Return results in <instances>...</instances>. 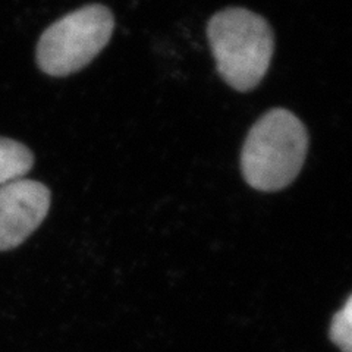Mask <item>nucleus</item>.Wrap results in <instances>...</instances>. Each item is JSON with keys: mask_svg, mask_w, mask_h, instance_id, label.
<instances>
[{"mask_svg": "<svg viewBox=\"0 0 352 352\" xmlns=\"http://www.w3.org/2000/svg\"><path fill=\"white\" fill-rule=\"evenodd\" d=\"M308 150L304 124L286 109H272L252 125L241 153V170L254 190L280 191L302 169Z\"/></svg>", "mask_w": 352, "mask_h": 352, "instance_id": "obj_1", "label": "nucleus"}, {"mask_svg": "<svg viewBox=\"0 0 352 352\" xmlns=\"http://www.w3.org/2000/svg\"><path fill=\"white\" fill-rule=\"evenodd\" d=\"M207 37L225 82L241 93L254 90L273 56V31L267 21L244 8H228L208 22Z\"/></svg>", "mask_w": 352, "mask_h": 352, "instance_id": "obj_2", "label": "nucleus"}, {"mask_svg": "<svg viewBox=\"0 0 352 352\" xmlns=\"http://www.w3.org/2000/svg\"><path fill=\"white\" fill-rule=\"evenodd\" d=\"M115 19L103 5H87L52 24L37 44L40 69L66 76L90 63L109 43Z\"/></svg>", "mask_w": 352, "mask_h": 352, "instance_id": "obj_3", "label": "nucleus"}, {"mask_svg": "<svg viewBox=\"0 0 352 352\" xmlns=\"http://www.w3.org/2000/svg\"><path fill=\"white\" fill-rule=\"evenodd\" d=\"M50 208V190L18 179L0 186V251L14 250L41 225Z\"/></svg>", "mask_w": 352, "mask_h": 352, "instance_id": "obj_4", "label": "nucleus"}, {"mask_svg": "<svg viewBox=\"0 0 352 352\" xmlns=\"http://www.w3.org/2000/svg\"><path fill=\"white\" fill-rule=\"evenodd\" d=\"M32 164L34 156L31 150L21 142L0 137V186L22 179Z\"/></svg>", "mask_w": 352, "mask_h": 352, "instance_id": "obj_5", "label": "nucleus"}, {"mask_svg": "<svg viewBox=\"0 0 352 352\" xmlns=\"http://www.w3.org/2000/svg\"><path fill=\"white\" fill-rule=\"evenodd\" d=\"M330 339L342 352H352V294L342 310L333 317L330 324Z\"/></svg>", "mask_w": 352, "mask_h": 352, "instance_id": "obj_6", "label": "nucleus"}]
</instances>
